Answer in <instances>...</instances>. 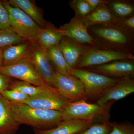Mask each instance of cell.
Segmentation results:
<instances>
[{
  "label": "cell",
  "mask_w": 134,
  "mask_h": 134,
  "mask_svg": "<svg viewBox=\"0 0 134 134\" xmlns=\"http://www.w3.org/2000/svg\"><path fill=\"white\" fill-rule=\"evenodd\" d=\"M88 31L97 46L134 54V32L115 24L90 26Z\"/></svg>",
  "instance_id": "obj_1"
},
{
  "label": "cell",
  "mask_w": 134,
  "mask_h": 134,
  "mask_svg": "<svg viewBox=\"0 0 134 134\" xmlns=\"http://www.w3.org/2000/svg\"><path fill=\"white\" fill-rule=\"evenodd\" d=\"M9 101L13 115L20 125L25 124L34 129H49L57 126L63 121L60 111L40 110L24 103Z\"/></svg>",
  "instance_id": "obj_2"
},
{
  "label": "cell",
  "mask_w": 134,
  "mask_h": 134,
  "mask_svg": "<svg viewBox=\"0 0 134 134\" xmlns=\"http://www.w3.org/2000/svg\"><path fill=\"white\" fill-rule=\"evenodd\" d=\"M114 101H110L105 105L88 103L81 100L69 103L60 111L63 121L78 120L94 122L96 119L109 120V113Z\"/></svg>",
  "instance_id": "obj_3"
},
{
  "label": "cell",
  "mask_w": 134,
  "mask_h": 134,
  "mask_svg": "<svg viewBox=\"0 0 134 134\" xmlns=\"http://www.w3.org/2000/svg\"><path fill=\"white\" fill-rule=\"evenodd\" d=\"M70 74L81 81L87 99L97 100L107 89L121 79L111 78L84 69H72Z\"/></svg>",
  "instance_id": "obj_4"
},
{
  "label": "cell",
  "mask_w": 134,
  "mask_h": 134,
  "mask_svg": "<svg viewBox=\"0 0 134 134\" xmlns=\"http://www.w3.org/2000/svg\"><path fill=\"white\" fill-rule=\"evenodd\" d=\"M2 2L9 15L10 29L25 40L35 41L42 28L22 10L12 7L7 1Z\"/></svg>",
  "instance_id": "obj_5"
},
{
  "label": "cell",
  "mask_w": 134,
  "mask_h": 134,
  "mask_svg": "<svg viewBox=\"0 0 134 134\" xmlns=\"http://www.w3.org/2000/svg\"><path fill=\"white\" fill-rule=\"evenodd\" d=\"M118 60H134L130 53L92 46L75 69H84L103 65Z\"/></svg>",
  "instance_id": "obj_6"
},
{
  "label": "cell",
  "mask_w": 134,
  "mask_h": 134,
  "mask_svg": "<svg viewBox=\"0 0 134 134\" xmlns=\"http://www.w3.org/2000/svg\"><path fill=\"white\" fill-rule=\"evenodd\" d=\"M53 85L69 103L88 100L83 85L80 79L74 76L63 75L55 72Z\"/></svg>",
  "instance_id": "obj_7"
},
{
  "label": "cell",
  "mask_w": 134,
  "mask_h": 134,
  "mask_svg": "<svg viewBox=\"0 0 134 134\" xmlns=\"http://www.w3.org/2000/svg\"><path fill=\"white\" fill-rule=\"evenodd\" d=\"M27 60L33 65L45 82L54 88L53 82L55 71L47 50L42 48L35 41L31 42Z\"/></svg>",
  "instance_id": "obj_8"
},
{
  "label": "cell",
  "mask_w": 134,
  "mask_h": 134,
  "mask_svg": "<svg viewBox=\"0 0 134 134\" xmlns=\"http://www.w3.org/2000/svg\"><path fill=\"white\" fill-rule=\"evenodd\" d=\"M69 103L57 89L49 86L42 93L21 103L36 109L60 111Z\"/></svg>",
  "instance_id": "obj_9"
},
{
  "label": "cell",
  "mask_w": 134,
  "mask_h": 134,
  "mask_svg": "<svg viewBox=\"0 0 134 134\" xmlns=\"http://www.w3.org/2000/svg\"><path fill=\"white\" fill-rule=\"evenodd\" d=\"M0 73L36 86L46 84L33 65L24 60L10 66L0 68Z\"/></svg>",
  "instance_id": "obj_10"
},
{
  "label": "cell",
  "mask_w": 134,
  "mask_h": 134,
  "mask_svg": "<svg viewBox=\"0 0 134 134\" xmlns=\"http://www.w3.org/2000/svg\"><path fill=\"white\" fill-rule=\"evenodd\" d=\"M84 69L115 79L133 77L134 60L114 61L103 65Z\"/></svg>",
  "instance_id": "obj_11"
},
{
  "label": "cell",
  "mask_w": 134,
  "mask_h": 134,
  "mask_svg": "<svg viewBox=\"0 0 134 134\" xmlns=\"http://www.w3.org/2000/svg\"><path fill=\"white\" fill-rule=\"evenodd\" d=\"M59 29L65 37L73 41L82 44L96 46L82 18L74 16L70 21L60 26Z\"/></svg>",
  "instance_id": "obj_12"
},
{
  "label": "cell",
  "mask_w": 134,
  "mask_h": 134,
  "mask_svg": "<svg viewBox=\"0 0 134 134\" xmlns=\"http://www.w3.org/2000/svg\"><path fill=\"white\" fill-rule=\"evenodd\" d=\"M58 46L68 65L72 69L76 68L86 52L92 46L80 44L65 36Z\"/></svg>",
  "instance_id": "obj_13"
},
{
  "label": "cell",
  "mask_w": 134,
  "mask_h": 134,
  "mask_svg": "<svg viewBox=\"0 0 134 134\" xmlns=\"http://www.w3.org/2000/svg\"><path fill=\"white\" fill-rule=\"evenodd\" d=\"M134 92L133 77L121 79L106 90L97 100V104L100 106L105 105L110 101L122 99Z\"/></svg>",
  "instance_id": "obj_14"
},
{
  "label": "cell",
  "mask_w": 134,
  "mask_h": 134,
  "mask_svg": "<svg viewBox=\"0 0 134 134\" xmlns=\"http://www.w3.org/2000/svg\"><path fill=\"white\" fill-rule=\"evenodd\" d=\"M31 44V41L26 40L3 48L2 66H10L27 60Z\"/></svg>",
  "instance_id": "obj_15"
},
{
  "label": "cell",
  "mask_w": 134,
  "mask_h": 134,
  "mask_svg": "<svg viewBox=\"0 0 134 134\" xmlns=\"http://www.w3.org/2000/svg\"><path fill=\"white\" fill-rule=\"evenodd\" d=\"M94 122L81 120L63 121L57 126L49 129H34V134H76L83 131Z\"/></svg>",
  "instance_id": "obj_16"
},
{
  "label": "cell",
  "mask_w": 134,
  "mask_h": 134,
  "mask_svg": "<svg viewBox=\"0 0 134 134\" xmlns=\"http://www.w3.org/2000/svg\"><path fill=\"white\" fill-rule=\"evenodd\" d=\"M19 126L13 115L9 101L0 94V134H16Z\"/></svg>",
  "instance_id": "obj_17"
},
{
  "label": "cell",
  "mask_w": 134,
  "mask_h": 134,
  "mask_svg": "<svg viewBox=\"0 0 134 134\" xmlns=\"http://www.w3.org/2000/svg\"><path fill=\"white\" fill-rule=\"evenodd\" d=\"M82 19L87 29L92 26L116 23L115 17L105 4L99 5Z\"/></svg>",
  "instance_id": "obj_18"
},
{
  "label": "cell",
  "mask_w": 134,
  "mask_h": 134,
  "mask_svg": "<svg viewBox=\"0 0 134 134\" xmlns=\"http://www.w3.org/2000/svg\"><path fill=\"white\" fill-rule=\"evenodd\" d=\"M64 37L59 28L50 23L45 28L41 29L34 41L42 48L47 50L59 45Z\"/></svg>",
  "instance_id": "obj_19"
},
{
  "label": "cell",
  "mask_w": 134,
  "mask_h": 134,
  "mask_svg": "<svg viewBox=\"0 0 134 134\" xmlns=\"http://www.w3.org/2000/svg\"><path fill=\"white\" fill-rule=\"evenodd\" d=\"M8 2L12 7L22 10L41 28H45L50 23L46 21L42 10L33 2L30 0H10Z\"/></svg>",
  "instance_id": "obj_20"
},
{
  "label": "cell",
  "mask_w": 134,
  "mask_h": 134,
  "mask_svg": "<svg viewBox=\"0 0 134 134\" xmlns=\"http://www.w3.org/2000/svg\"><path fill=\"white\" fill-rule=\"evenodd\" d=\"M105 5L115 17L116 23L134 15V0H107Z\"/></svg>",
  "instance_id": "obj_21"
},
{
  "label": "cell",
  "mask_w": 134,
  "mask_h": 134,
  "mask_svg": "<svg viewBox=\"0 0 134 134\" xmlns=\"http://www.w3.org/2000/svg\"><path fill=\"white\" fill-rule=\"evenodd\" d=\"M47 50L51 63L55 72L63 75H71L72 69L67 63L59 46L53 47Z\"/></svg>",
  "instance_id": "obj_22"
},
{
  "label": "cell",
  "mask_w": 134,
  "mask_h": 134,
  "mask_svg": "<svg viewBox=\"0 0 134 134\" xmlns=\"http://www.w3.org/2000/svg\"><path fill=\"white\" fill-rule=\"evenodd\" d=\"M49 86L47 84L42 86H36L22 81H16L11 82L9 88L20 91L30 97H32L42 93Z\"/></svg>",
  "instance_id": "obj_23"
},
{
  "label": "cell",
  "mask_w": 134,
  "mask_h": 134,
  "mask_svg": "<svg viewBox=\"0 0 134 134\" xmlns=\"http://www.w3.org/2000/svg\"><path fill=\"white\" fill-rule=\"evenodd\" d=\"M26 40L18 36L10 29H0V48H3Z\"/></svg>",
  "instance_id": "obj_24"
},
{
  "label": "cell",
  "mask_w": 134,
  "mask_h": 134,
  "mask_svg": "<svg viewBox=\"0 0 134 134\" xmlns=\"http://www.w3.org/2000/svg\"><path fill=\"white\" fill-rule=\"evenodd\" d=\"M70 8L75 13V16L83 18L92 12L91 8L85 0H72L69 2Z\"/></svg>",
  "instance_id": "obj_25"
},
{
  "label": "cell",
  "mask_w": 134,
  "mask_h": 134,
  "mask_svg": "<svg viewBox=\"0 0 134 134\" xmlns=\"http://www.w3.org/2000/svg\"><path fill=\"white\" fill-rule=\"evenodd\" d=\"M109 121L93 123L83 131L76 134H110L111 127Z\"/></svg>",
  "instance_id": "obj_26"
},
{
  "label": "cell",
  "mask_w": 134,
  "mask_h": 134,
  "mask_svg": "<svg viewBox=\"0 0 134 134\" xmlns=\"http://www.w3.org/2000/svg\"><path fill=\"white\" fill-rule=\"evenodd\" d=\"M110 134H134V125L129 122H109Z\"/></svg>",
  "instance_id": "obj_27"
},
{
  "label": "cell",
  "mask_w": 134,
  "mask_h": 134,
  "mask_svg": "<svg viewBox=\"0 0 134 134\" xmlns=\"http://www.w3.org/2000/svg\"><path fill=\"white\" fill-rule=\"evenodd\" d=\"M0 94L7 100L13 103H22L30 97L20 91L10 89L5 90Z\"/></svg>",
  "instance_id": "obj_28"
},
{
  "label": "cell",
  "mask_w": 134,
  "mask_h": 134,
  "mask_svg": "<svg viewBox=\"0 0 134 134\" xmlns=\"http://www.w3.org/2000/svg\"><path fill=\"white\" fill-rule=\"evenodd\" d=\"M10 20L8 12L0 1V29H10Z\"/></svg>",
  "instance_id": "obj_29"
},
{
  "label": "cell",
  "mask_w": 134,
  "mask_h": 134,
  "mask_svg": "<svg viewBox=\"0 0 134 134\" xmlns=\"http://www.w3.org/2000/svg\"><path fill=\"white\" fill-rule=\"evenodd\" d=\"M116 24L127 30L134 32V15L118 20Z\"/></svg>",
  "instance_id": "obj_30"
},
{
  "label": "cell",
  "mask_w": 134,
  "mask_h": 134,
  "mask_svg": "<svg viewBox=\"0 0 134 134\" xmlns=\"http://www.w3.org/2000/svg\"><path fill=\"white\" fill-rule=\"evenodd\" d=\"M11 82L10 77L0 73V93L9 88Z\"/></svg>",
  "instance_id": "obj_31"
},
{
  "label": "cell",
  "mask_w": 134,
  "mask_h": 134,
  "mask_svg": "<svg viewBox=\"0 0 134 134\" xmlns=\"http://www.w3.org/2000/svg\"><path fill=\"white\" fill-rule=\"evenodd\" d=\"M90 7L92 11H93L99 5L106 4L107 0H85Z\"/></svg>",
  "instance_id": "obj_32"
},
{
  "label": "cell",
  "mask_w": 134,
  "mask_h": 134,
  "mask_svg": "<svg viewBox=\"0 0 134 134\" xmlns=\"http://www.w3.org/2000/svg\"><path fill=\"white\" fill-rule=\"evenodd\" d=\"M3 48H0V68L2 66Z\"/></svg>",
  "instance_id": "obj_33"
}]
</instances>
